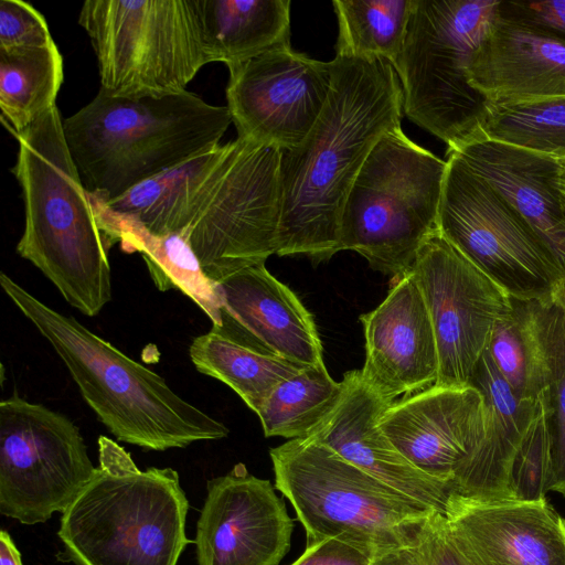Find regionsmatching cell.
Returning a JSON list of instances; mask_svg holds the SVG:
<instances>
[{"label": "cell", "mask_w": 565, "mask_h": 565, "mask_svg": "<svg viewBox=\"0 0 565 565\" xmlns=\"http://www.w3.org/2000/svg\"><path fill=\"white\" fill-rule=\"evenodd\" d=\"M281 150L238 137L107 201L157 234L182 235L221 282L277 250Z\"/></svg>", "instance_id": "obj_1"}, {"label": "cell", "mask_w": 565, "mask_h": 565, "mask_svg": "<svg viewBox=\"0 0 565 565\" xmlns=\"http://www.w3.org/2000/svg\"><path fill=\"white\" fill-rule=\"evenodd\" d=\"M324 108L295 148L281 151L278 256L313 263L341 250L340 220L352 184L377 141L401 127L403 90L381 57L337 56Z\"/></svg>", "instance_id": "obj_2"}, {"label": "cell", "mask_w": 565, "mask_h": 565, "mask_svg": "<svg viewBox=\"0 0 565 565\" xmlns=\"http://www.w3.org/2000/svg\"><path fill=\"white\" fill-rule=\"evenodd\" d=\"M12 168L22 192L24 227L17 253L32 263L83 315L111 299L108 245L70 153L60 110L20 132Z\"/></svg>", "instance_id": "obj_3"}, {"label": "cell", "mask_w": 565, "mask_h": 565, "mask_svg": "<svg viewBox=\"0 0 565 565\" xmlns=\"http://www.w3.org/2000/svg\"><path fill=\"white\" fill-rule=\"evenodd\" d=\"M0 285L52 345L87 405L117 440L163 451L228 435L223 423L183 399L163 377L74 317L43 303L4 273Z\"/></svg>", "instance_id": "obj_4"}, {"label": "cell", "mask_w": 565, "mask_h": 565, "mask_svg": "<svg viewBox=\"0 0 565 565\" xmlns=\"http://www.w3.org/2000/svg\"><path fill=\"white\" fill-rule=\"evenodd\" d=\"M231 124L227 106L189 90L117 97L99 88L63 129L86 190L111 201L220 145Z\"/></svg>", "instance_id": "obj_5"}, {"label": "cell", "mask_w": 565, "mask_h": 565, "mask_svg": "<svg viewBox=\"0 0 565 565\" xmlns=\"http://www.w3.org/2000/svg\"><path fill=\"white\" fill-rule=\"evenodd\" d=\"M98 452L94 477L62 513L60 558L76 565H177L191 543L179 473L140 470L125 448L103 435Z\"/></svg>", "instance_id": "obj_6"}, {"label": "cell", "mask_w": 565, "mask_h": 565, "mask_svg": "<svg viewBox=\"0 0 565 565\" xmlns=\"http://www.w3.org/2000/svg\"><path fill=\"white\" fill-rule=\"evenodd\" d=\"M275 488L292 505L307 544L343 539L374 553L418 544L436 511L307 437L271 448Z\"/></svg>", "instance_id": "obj_7"}, {"label": "cell", "mask_w": 565, "mask_h": 565, "mask_svg": "<svg viewBox=\"0 0 565 565\" xmlns=\"http://www.w3.org/2000/svg\"><path fill=\"white\" fill-rule=\"evenodd\" d=\"M447 161L416 145L402 128L374 146L347 196L341 250L358 252L373 270L399 278L439 232Z\"/></svg>", "instance_id": "obj_8"}, {"label": "cell", "mask_w": 565, "mask_h": 565, "mask_svg": "<svg viewBox=\"0 0 565 565\" xmlns=\"http://www.w3.org/2000/svg\"><path fill=\"white\" fill-rule=\"evenodd\" d=\"M500 0H414L395 70L404 114L448 149L482 137L491 104L468 67L499 15Z\"/></svg>", "instance_id": "obj_9"}, {"label": "cell", "mask_w": 565, "mask_h": 565, "mask_svg": "<svg viewBox=\"0 0 565 565\" xmlns=\"http://www.w3.org/2000/svg\"><path fill=\"white\" fill-rule=\"evenodd\" d=\"M78 23L113 96L182 93L210 63L199 0H86Z\"/></svg>", "instance_id": "obj_10"}, {"label": "cell", "mask_w": 565, "mask_h": 565, "mask_svg": "<svg viewBox=\"0 0 565 565\" xmlns=\"http://www.w3.org/2000/svg\"><path fill=\"white\" fill-rule=\"evenodd\" d=\"M439 210V233L510 298L548 300L565 276L530 223L455 152Z\"/></svg>", "instance_id": "obj_11"}, {"label": "cell", "mask_w": 565, "mask_h": 565, "mask_svg": "<svg viewBox=\"0 0 565 565\" xmlns=\"http://www.w3.org/2000/svg\"><path fill=\"white\" fill-rule=\"evenodd\" d=\"M78 427L13 394L0 402V512L22 524L64 512L96 472Z\"/></svg>", "instance_id": "obj_12"}, {"label": "cell", "mask_w": 565, "mask_h": 565, "mask_svg": "<svg viewBox=\"0 0 565 565\" xmlns=\"http://www.w3.org/2000/svg\"><path fill=\"white\" fill-rule=\"evenodd\" d=\"M412 271L436 338L435 385H469L510 297L439 232L422 246Z\"/></svg>", "instance_id": "obj_13"}, {"label": "cell", "mask_w": 565, "mask_h": 565, "mask_svg": "<svg viewBox=\"0 0 565 565\" xmlns=\"http://www.w3.org/2000/svg\"><path fill=\"white\" fill-rule=\"evenodd\" d=\"M226 100L237 136L281 151L300 145L328 100L331 63L290 44L232 65Z\"/></svg>", "instance_id": "obj_14"}, {"label": "cell", "mask_w": 565, "mask_h": 565, "mask_svg": "<svg viewBox=\"0 0 565 565\" xmlns=\"http://www.w3.org/2000/svg\"><path fill=\"white\" fill-rule=\"evenodd\" d=\"M275 489L244 463L209 480L194 541L198 565H278L294 520Z\"/></svg>", "instance_id": "obj_15"}, {"label": "cell", "mask_w": 565, "mask_h": 565, "mask_svg": "<svg viewBox=\"0 0 565 565\" xmlns=\"http://www.w3.org/2000/svg\"><path fill=\"white\" fill-rule=\"evenodd\" d=\"M379 426L413 466L454 483L483 440V398L472 385L434 384L390 404Z\"/></svg>", "instance_id": "obj_16"}, {"label": "cell", "mask_w": 565, "mask_h": 565, "mask_svg": "<svg viewBox=\"0 0 565 565\" xmlns=\"http://www.w3.org/2000/svg\"><path fill=\"white\" fill-rule=\"evenodd\" d=\"M444 516L469 565H565V518L547 500H478L452 493Z\"/></svg>", "instance_id": "obj_17"}, {"label": "cell", "mask_w": 565, "mask_h": 565, "mask_svg": "<svg viewBox=\"0 0 565 565\" xmlns=\"http://www.w3.org/2000/svg\"><path fill=\"white\" fill-rule=\"evenodd\" d=\"M359 319L365 340V361L360 372L383 399L393 403L402 394L436 383V338L413 271L394 279L386 298Z\"/></svg>", "instance_id": "obj_18"}, {"label": "cell", "mask_w": 565, "mask_h": 565, "mask_svg": "<svg viewBox=\"0 0 565 565\" xmlns=\"http://www.w3.org/2000/svg\"><path fill=\"white\" fill-rule=\"evenodd\" d=\"M341 383L339 402L307 438L331 448L399 493L444 514L455 486L417 469L387 439L379 420L392 403L364 382L360 370L344 373Z\"/></svg>", "instance_id": "obj_19"}, {"label": "cell", "mask_w": 565, "mask_h": 565, "mask_svg": "<svg viewBox=\"0 0 565 565\" xmlns=\"http://www.w3.org/2000/svg\"><path fill=\"white\" fill-rule=\"evenodd\" d=\"M468 79L491 105L565 96V42L499 9Z\"/></svg>", "instance_id": "obj_20"}, {"label": "cell", "mask_w": 565, "mask_h": 565, "mask_svg": "<svg viewBox=\"0 0 565 565\" xmlns=\"http://www.w3.org/2000/svg\"><path fill=\"white\" fill-rule=\"evenodd\" d=\"M218 284L221 318L258 350L301 366H321L322 343L312 315L265 264Z\"/></svg>", "instance_id": "obj_21"}, {"label": "cell", "mask_w": 565, "mask_h": 565, "mask_svg": "<svg viewBox=\"0 0 565 565\" xmlns=\"http://www.w3.org/2000/svg\"><path fill=\"white\" fill-rule=\"evenodd\" d=\"M455 152L530 223L565 274V214L557 192V159L486 138Z\"/></svg>", "instance_id": "obj_22"}, {"label": "cell", "mask_w": 565, "mask_h": 565, "mask_svg": "<svg viewBox=\"0 0 565 565\" xmlns=\"http://www.w3.org/2000/svg\"><path fill=\"white\" fill-rule=\"evenodd\" d=\"M469 385L482 395L486 433L477 450L456 473L454 493L478 500H510V467L531 424L536 401L522 399L513 393L488 349Z\"/></svg>", "instance_id": "obj_23"}, {"label": "cell", "mask_w": 565, "mask_h": 565, "mask_svg": "<svg viewBox=\"0 0 565 565\" xmlns=\"http://www.w3.org/2000/svg\"><path fill=\"white\" fill-rule=\"evenodd\" d=\"M98 226L108 245L125 253H140L156 287L178 289L192 299L216 324L221 320L218 284L211 280L188 241L178 233L157 234L136 217L114 210L97 193L87 191Z\"/></svg>", "instance_id": "obj_24"}, {"label": "cell", "mask_w": 565, "mask_h": 565, "mask_svg": "<svg viewBox=\"0 0 565 565\" xmlns=\"http://www.w3.org/2000/svg\"><path fill=\"white\" fill-rule=\"evenodd\" d=\"M210 63L227 67L290 44L289 0H199Z\"/></svg>", "instance_id": "obj_25"}, {"label": "cell", "mask_w": 565, "mask_h": 565, "mask_svg": "<svg viewBox=\"0 0 565 565\" xmlns=\"http://www.w3.org/2000/svg\"><path fill=\"white\" fill-rule=\"evenodd\" d=\"M189 354L200 373L230 386L255 413L278 384L306 367L258 350L222 318L192 340Z\"/></svg>", "instance_id": "obj_26"}, {"label": "cell", "mask_w": 565, "mask_h": 565, "mask_svg": "<svg viewBox=\"0 0 565 565\" xmlns=\"http://www.w3.org/2000/svg\"><path fill=\"white\" fill-rule=\"evenodd\" d=\"M63 78L55 42L0 52L1 121L7 130L20 132L54 107Z\"/></svg>", "instance_id": "obj_27"}, {"label": "cell", "mask_w": 565, "mask_h": 565, "mask_svg": "<svg viewBox=\"0 0 565 565\" xmlns=\"http://www.w3.org/2000/svg\"><path fill=\"white\" fill-rule=\"evenodd\" d=\"M338 21L335 55L381 57L395 68L414 0H334Z\"/></svg>", "instance_id": "obj_28"}, {"label": "cell", "mask_w": 565, "mask_h": 565, "mask_svg": "<svg viewBox=\"0 0 565 565\" xmlns=\"http://www.w3.org/2000/svg\"><path fill=\"white\" fill-rule=\"evenodd\" d=\"M488 351L513 393L536 401L546 384V366L533 300L510 298L491 331Z\"/></svg>", "instance_id": "obj_29"}, {"label": "cell", "mask_w": 565, "mask_h": 565, "mask_svg": "<svg viewBox=\"0 0 565 565\" xmlns=\"http://www.w3.org/2000/svg\"><path fill=\"white\" fill-rule=\"evenodd\" d=\"M342 388L326 365L301 369L278 384L256 413L265 436L307 437L334 408Z\"/></svg>", "instance_id": "obj_30"}, {"label": "cell", "mask_w": 565, "mask_h": 565, "mask_svg": "<svg viewBox=\"0 0 565 565\" xmlns=\"http://www.w3.org/2000/svg\"><path fill=\"white\" fill-rule=\"evenodd\" d=\"M533 305L546 366L540 396L547 409L551 438L548 491L565 497V311L553 299L533 300Z\"/></svg>", "instance_id": "obj_31"}, {"label": "cell", "mask_w": 565, "mask_h": 565, "mask_svg": "<svg viewBox=\"0 0 565 565\" xmlns=\"http://www.w3.org/2000/svg\"><path fill=\"white\" fill-rule=\"evenodd\" d=\"M481 138L565 158V96L491 105Z\"/></svg>", "instance_id": "obj_32"}, {"label": "cell", "mask_w": 565, "mask_h": 565, "mask_svg": "<svg viewBox=\"0 0 565 565\" xmlns=\"http://www.w3.org/2000/svg\"><path fill=\"white\" fill-rule=\"evenodd\" d=\"M551 476V438L547 409L543 398L536 399L531 424L519 446L509 471L510 500L539 502L546 500Z\"/></svg>", "instance_id": "obj_33"}, {"label": "cell", "mask_w": 565, "mask_h": 565, "mask_svg": "<svg viewBox=\"0 0 565 565\" xmlns=\"http://www.w3.org/2000/svg\"><path fill=\"white\" fill-rule=\"evenodd\" d=\"M54 43L45 18L22 0L0 2V52Z\"/></svg>", "instance_id": "obj_34"}, {"label": "cell", "mask_w": 565, "mask_h": 565, "mask_svg": "<svg viewBox=\"0 0 565 565\" xmlns=\"http://www.w3.org/2000/svg\"><path fill=\"white\" fill-rule=\"evenodd\" d=\"M418 547L423 565H469L456 546L444 514L438 512L427 519Z\"/></svg>", "instance_id": "obj_35"}, {"label": "cell", "mask_w": 565, "mask_h": 565, "mask_svg": "<svg viewBox=\"0 0 565 565\" xmlns=\"http://www.w3.org/2000/svg\"><path fill=\"white\" fill-rule=\"evenodd\" d=\"M500 10L565 42V0L501 1Z\"/></svg>", "instance_id": "obj_36"}, {"label": "cell", "mask_w": 565, "mask_h": 565, "mask_svg": "<svg viewBox=\"0 0 565 565\" xmlns=\"http://www.w3.org/2000/svg\"><path fill=\"white\" fill-rule=\"evenodd\" d=\"M374 552L343 539H326L307 544L290 565H371Z\"/></svg>", "instance_id": "obj_37"}, {"label": "cell", "mask_w": 565, "mask_h": 565, "mask_svg": "<svg viewBox=\"0 0 565 565\" xmlns=\"http://www.w3.org/2000/svg\"><path fill=\"white\" fill-rule=\"evenodd\" d=\"M371 565H423V561L418 544H415L377 552Z\"/></svg>", "instance_id": "obj_38"}, {"label": "cell", "mask_w": 565, "mask_h": 565, "mask_svg": "<svg viewBox=\"0 0 565 565\" xmlns=\"http://www.w3.org/2000/svg\"><path fill=\"white\" fill-rule=\"evenodd\" d=\"M0 565H22L20 552L4 530L0 533Z\"/></svg>", "instance_id": "obj_39"}, {"label": "cell", "mask_w": 565, "mask_h": 565, "mask_svg": "<svg viewBox=\"0 0 565 565\" xmlns=\"http://www.w3.org/2000/svg\"><path fill=\"white\" fill-rule=\"evenodd\" d=\"M558 173H557V192L559 201L565 214V158L557 159Z\"/></svg>", "instance_id": "obj_40"}, {"label": "cell", "mask_w": 565, "mask_h": 565, "mask_svg": "<svg viewBox=\"0 0 565 565\" xmlns=\"http://www.w3.org/2000/svg\"><path fill=\"white\" fill-rule=\"evenodd\" d=\"M552 299L565 311V276L555 288Z\"/></svg>", "instance_id": "obj_41"}]
</instances>
